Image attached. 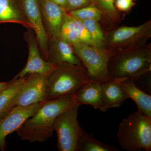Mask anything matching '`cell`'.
<instances>
[{
  "mask_svg": "<svg viewBox=\"0 0 151 151\" xmlns=\"http://www.w3.org/2000/svg\"><path fill=\"white\" fill-rule=\"evenodd\" d=\"M71 17L75 25L79 43L89 46L100 47L93 39L83 23L79 20Z\"/></svg>",
  "mask_w": 151,
  "mask_h": 151,
  "instance_id": "24",
  "label": "cell"
},
{
  "mask_svg": "<svg viewBox=\"0 0 151 151\" xmlns=\"http://www.w3.org/2000/svg\"><path fill=\"white\" fill-rule=\"evenodd\" d=\"M93 3L102 12L103 16L113 22H119L121 19L119 12L115 8L114 0H93Z\"/></svg>",
  "mask_w": 151,
  "mask_h": 151,
  "instance_id": "22",
  "label": "cell"
},
{
  "mask_svg": "<svg viewBox=\"0 0 151 151\" xmlns=\"http://www.w3.org/2000/svg\"><path fill=\"white\" fill-rule=\"evenodd\" d=\"M31 34H28L27 35L28 55L27 62L24 68L14 78H23L28 74L34 73L48 74L55 65V64L46 61L42 58L36 38Z\"/></svg>",
  "mask_w": 151,
  "mask_h": 151,
  "instance_id": "11",
  "label": "cell"
},
{
  "mask_svg": "<svg viewBox=\"0 0 151 151\" xmlns=\"http://www.w3.org/2000/svg\"><path fill=\"white\" fill-rule=\"evenodd\" d=\"M48 61L53 63L83 65L74 52L73 45L59 37L49 38Z\"/></svg>",
  "mask_w": 151,
  "mask_h": 151,
  "instance_id": "13",
  "label": "cell"
},
{
  "mask_svg": "<svg viewBox=\"0 0 151 151\" xmlns=\"http://www.w3.org/2000/svg\"><path fill=\"white\" fill-rule=\"evenodd\" d=\"M48 74L26 76L23 84L12 103V109L17 106L27 107L45 101Z\"/></svg>",
  "mask_w": 151,
  "mask_h": 151,
  "instance_id": "8",
  "label": "cell"
},
{
  "mask_svg": "<svg viewBox=\"0 0 151 151\" xmlns=\"http://www.w3.org/2000/svg\"><path fill=\"white\" fill-rule=\"evenodd\" d=\"M75 104L73 97L45 101L16 132L22 140L44 142L53 135V125L57 117Z\"/></svg>",
  "mask_w": 151,
  "mask_h": 151,
  "instance_id": "1",
  "label": "cell"
},
{
  "mask_svg": "<svg viewBox=\"0 0 151 151\" xmlns=\"http://www.w3.org/2000/svg\"><path fill=\"white\" fill-rule=\"evenodd\" d=\"M55 4L63 8H65L66 4V0H51Z\"/></svg>",
  "mask_w": 151,
  "mask_h": 151,
  "instance_id": "28",
  "label": "cell"
},
{
  "mask_svg": "<svg viewBox=\"0 0 151 151\" xmlns=\"http://www.w3.org/2000/svg\"><path fill=\"white\" fill-rule=\"evenodd\" d=\"M119 80L122 89L128 97L136 103L138 111L151 117V96L140 89L133 78Z\"/></svg>",
  "mask_w": 151,
  "mask_h": 151,
  "instance_id": "15",
  "label": "cell"
},
{
  "mask_svg": "<svg viewBox=\"0 0 151 151\" xmlns=\"http://www.w3.org/2000/svg\"><path fill=\"white\" fill-rule=\"evenodd\" d=\"M111 52L108 63L110 79L135 80L150 72L151 44L132 49Z\"/></svg>",
  "mask_w": 151,
  "mask_h": 151,
  "instance_id": "3",
  "label": "cell"
},
{
  "mask_svg": "<svg viewBox=\"0 0 151 151\" xmlns=\"http://www.w3.org/2000/svg\"><path fill=\"white\" fill-rule=\"evenodd\" d=\"M94 4L93 0H66V5L64 9L70 12Z\"/></svg>",
  "mask_w": 151,
  "mask_h": 151,
  "instance_id": "25",
  "label": "cell"
},
{
  "mask_svg": "<svg viewBox=\"0 0 151 151\" xmlns=\"http://www.w3.org/2000/svg\"><path fill=\"white\" fill-rule=\"evenodd\" d=\"M114 4L118 12L126 13L129 12L136 4L132 0H114Z\"/></svg>",
  "mask_w": 151,
  "mask_h": 151,
  "instance_id": "26",
  "label": "cell"
},
{
  "mask_svg": "<svg viewBox=\"0 0 151 151\" xmlns=\"http://www.w3.org/2000/svg\"><path fill=\"white\" fill-rule=\"evenodd\" d=\"M25 16L33 30L38 43L41 54L48 61V35L44 24L39 0H22Z\"/></svg>",
  "mask_w": 151,
  "mask_h": 151,
  "instance_id": "9",
  "label": "cell"
},
{
  "mask_svg": "<svg viewBox=\"0 0 151 151\" xmlns=\"http://www.w3.org/2000/svg\"><path fill=\"white\" fill-rule=\"evenodd\" d=\"M92 80L83 65L56 63L47 76L45 101L74 97Z\"/></svg>",
  "mask_w": 151,
  "mask_h": 151,
  "instance_id": "2",
  "label": "cell"
},
{
  "mask_svg": "<svg viewBox=\"0 0 151 151\" xmlns=\"http://www.w3.org/2000/svg\"><path fill=\"white\" fill-rule=\"evenodd\" d=\"M78 151H117L116 147L97 140L92 134L86 133L81 129L77 145Z\"/></svg>",
  "mask_w": 151,
  "mask_h": 151,
  "instance_id": "19",
  "label": "cell"
},
{
  "mask_svg": "<svg viewBox=\"0 0 151 151\" xmlns=\"http://www.w3.org/2000/svg\"><path fill=\"white\" fill-rule=\"evenodd\" d=\"M79 105L75 104L59 115L53 125L57 135L59 151H78L77 145L82 128L77 120Z\"/></svg>",
  "mask_w": 151,
  "mask_h": 151,
  "instance_id": "7",
  "label": "cell"
},
{
  "mask_svg": "<svg viewBox=\"0 0 151 151\" xmlns=\"http://www.w3.org/2000/svg\"><path fill=\"white\" fill-rule=\"evenodd\" d=\"M68 12L70 16L80 20L94 19L99 22L103 16L101 11L94 4Z\"/></svg>",
  "mask_w": 151,
  "mask_h": 151,
  "instance_id": "21",
  "label": "cell"
},
{
  "mask_svg": "<svg viewBox=\"0 0 151 151\" xmlns=\"http://www.w3.org/2000/svg\"><path fill=\"white\" fill-rule=\"evenodd\" d=\"M73 46L76 55L91 79L101 82L110 80L108 63L111 52L109 50L80 43Z\"/></svg>",
  "mask_w": 151,
  "mask_h": 151,
  "instance_id": "6",
  "label": "cell"
},
{
  "mask_svg": "<svg viewBox=\"0 0 151 151\" xmlns=\"http://www.w3.org/2000/svg\"><path fill=\"white\" fill-rule=\"evenodd\" d=\"M118 141L127 151L151 150V117L137 111L119 124Z\"/></svg>",
  "mask_w": 151,
  "mask_h": 151,
  "instance_id": "4",
  "label": "cell"
},
{
  "mask_svg": "<svg viewBox=\"0 0 151 151\" xmlns=\"http://www.w3.org/2000/svg\"><path fill=\"white\" fill-rule=\"evenodd\" d=\"M132 1H137V0H132Z\"/></svg>",
  "mask_w": 151,
  "mask_h": 151,
  "instance_id": "29",
  "label": "cell"
},
{
  "mask_svg": "<svg viewBox=\"0 0 151 151\" xmlns=\"http://www.w3.org/2000/svg\"><path fill=\"white\" fill-rule=\"evenodd\" d=\"M13 23L32 29L21 8L14 0H0V23Z\"/></svg>",
  "mask_w": 151,
  "mask_h": 151,
  "instance_id": "17",
  "label": "cell"
},
{
  "mask_svg": "<svg viewBox=\"0 0 151 151\" xmlns=\"http://www.w3.org/2000/svg\"><path fill=\"white\" fill-rule=\"evenodd\" d=\"M103 82L92 80L84 84L73 97L76 104L79 106L89 105L101 111L102 102L101 97V84Z\"/></svg>",
  "mask_w": 151,
  "mask_h": 151,
  "instance_id": "16",
  "label": "cell"
},
{
  "mask_svg": "<svg viewBox=\"0 0 151 151\" xmlns=\"http://www.w3.org/2000/svg\"><path fill=\"white\" fill-rule=\"evenodd\" d=\"M12 82V80L8 82H0V93L8 87Z\"/></svg>",
  "mask_w": 151,
  "mask_h": 151,
  "instance_id": "27",
  "label": "cell"
},
{
  "mask_svg": "<svg viewBox=\"0 0 151 151\" xmlns=\"http://www.w3.org/2000/svg\"><path fill=\"white\" fill-rule=\"evenodd\" d=\"M42 16L48 38L59 37L65 10L51 0H39Z\"/></svg>",
  "mask_w": 151,
  "mask_h": 151,
  "instance_id": "12",
  "label": "cell"
},
{
  "mask_svg": "<svg viewBox=\"0 0 151 151\" xmlns=\"http://www.w3.org/2000/svg\"><path fill=\"white\" fill-rule=\"evenodd\" d=\"M25 76L12 79L10 85L0 93V118L12 109V104L24 82Z\"/></svg>",
  "mask_w": 151,
  "mask_h": 151,
  "instance_id": "18",
  "label": "cell"
},
{
  "mask_svg": "<svg viewBox=\"0 0 151 151\" xmlns=\"http://www.w3.org/2000/svg\"><path fill=\"white\" fill-rule=\"evenodd\" d=\"M45 102V101H44ZM43 102L27 107H14L6 115L0 118V150L4 151L6 137L16 132L23 123L39 109Z\"/></svg>",
  "mask_w": 151,
  "mask_h": 151,
  "instance_id": "10",
  "label": "cell"
},
{
  "mask_svg": "<svg viewBox=\"0 0 151 151\" xmlns=\"http://www.w3.org/2000/svg\"><path fill=\"white\" fill-rule=\"evenodd\" d=\"M151 37V20L136 27L122 26L105 34L104 47L111 51L138 48Z\"/></svg>",
  "mask_w": 151,
  "mask_h": 151,
  "instance_id": "5",
  "label": "cell"
},
{
  "mask_svg": "<svg viewBox=\"0 0 151 151\" xmlns=\"http://www.w3.org/2000/svg\"><path fill=\"white\" fill-rule=\"evenodd\" d=\"M59 37L73 46L79 43L74 22L66 11L60 30Z\"/></svg>",
  "mask_w": 151,
  "mask_h": 151,
  "instance_id": "20",
  "label": "cell"
},
{
  "mask_svg": "<svg viewBox=\"0 0 151 151\" xmlns=\"http://www.w3.org/2000/svg\"><path fill=\"white\" fill-rule=\"evenodd\" d=\"M80 21L83 23L91 37L99 47H104L105 33L103 32L98 22L94 19Z\"/></svg>",
  "mask_w": 151,
  "mask_h": 151,
  "instance_id": "23",
  "label": "cell"
},
{
  "mask_svg": "<svg viewBox=\"0 0 151 151\" xmlns=\"http://www.w3.org/2000/svg\"><path fill=\"white\" fill-rule=\"evenodd\" d=\"M101 111L105 112L111 108H118L128 99L119 80L110 79L101 84Z\"/></svg>",
  "mask_w": 151,
  "mask_h": 151,
  "instance_id": "14",
  "label": "cell"
}]
</instances>
